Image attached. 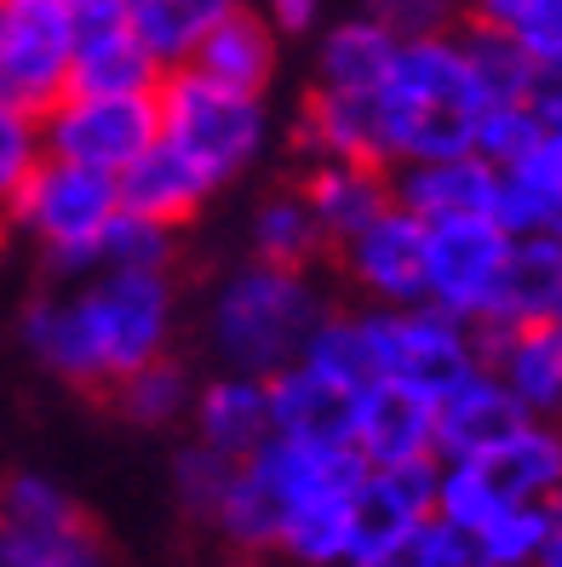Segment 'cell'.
I'll return each mask as SVG.
<instances>
[{
  "label": "cell",
  "instance_id": "6da1fadb",
  "mask_svg": "<svg viewBox=\"0 0 562 567\" xmlns=\"http://www.w3.org/2000/svg\"><path fill=\"white\" fill-rule=\"evenodd\" d=\"M173 276L98 264L70 292H41L23 310V350L75 390H110L173 344Z\"/></svg>",
  "mask_w": 562,
  "mask_h": 567
},
{
  "label": "cell",
  "instance_id": "7a4b0ae2",
  "mask_svg": "<svg viewBox=\"0 0 562 567\" xmlns=\"http://www.w3.org/2000/svg\"><path fill=\"white\" fill-rule=\"evenodd\" d=\"M374 104H379V132H385V161L390 166L471 150L488 92L477 81L466 35L442 29V35L402 41L385 81H379V92H374Z\"/></svg>",
  "mask_w": 562,
  "mask_h": 567
},
{
  "label": "cell",
  "instance_id": "3957f363",
  "mask_svg": "<svg viewBox=\"0 0 562 567\" xmlns=\"http://www.w3.org/2000/svg\"><path fill=\"white\" fill-rule=\"evenodd\" d=\"M327 310L334 305H327V292L316 287L310 270L253 258L242 270H229L224 287L213 292L207 339H213V355L224 361V373L270 379L276 367H287L305 350V339Z\"/></svg>",
  "mask_w": 562,
  "mask_h": 567
},
{
  "label": "cell",
  "instance_id": "277c9868",
  "mask_svg": "<svg viewBox=\"0 0 562 567\" xmlns=\"http://www.w3.org/2000/svg\"><path fill=\"white\" fill-rule=\"evenodd\" d=\"M155 115H161L155 138H167L213 189H224L229 178H242L247 166L264 155V144H270V110H264V92L218 86L207 75H195L190 63L161 70Z\"/></svg>",
  "mask_w": 562,
  "mask_h": 567
},
{
  "label": "cell",
  "instance_id": "5b68a950",
  "mask_svg": "<svg viewBox=\"0 0 562 567\" xmlns=\"http://www.w3.org/2000/svg\"><path fill=\"white\" fill-rule=\"evenodd\" d=\"M115 213H121L115 178L47 155L35 173H29V184L18 189V202L7 207V224L23 229V236L41 247L47 270L86 276V270H98V258H104V229L115 224Z\"/></svg>",
  "mask_w": 562,
  "mask_h": 567
},
{
  "label": "cell",
  "instance_id": "8992f818",
  "mask_svg": "<svg viewBox=\"0 0 562 567\" xmlns=\"http://www.w3.org/2000/svg\"><path fill=\"white\" fill-rule=\"evenodd\" d=\"M374 344V379H390L425 402H442L482 367V332L437 305H361Z\"/></svg>",
  "mask_w": 562,
  "mask_h": 567
},
{
  "label": "cell",
  "instance_id": "52a82bcc",
  "mask_svg": "<svg viewBox=\"0 0 562 567\" xmlns=\"http://www.w3.org/2000/svg\"><path fill=\"white\" fill-rule=\"evenodd\" d=\"M161 132L155 92H63L41 110V144L52 161L121 178Z\"/></svg>",
  "mask_w": 562,
  "mask_h": 567
},
{
  "label": "cell",
  "instance_id": "ba28073f",
  "mask_svg": "<svg viewBox=\"0 0 562 567\" xmlns=\"http://www.w3.org/2000/svg\"><path fill=\"white\" fill-rule=\"evenodd\" d=\"M0 561L7 567H110L104 533L47 476L0 482Z\"/></svg>",
  "mask_w": 562,
  "mask_h": 567
},
{
  "label": "cell",
  "instance_id": "9c48e42d",
  "mask_svg": "<svg viewBox=\"0 0 562 567\" xmlns=\"http://www.w3.org/2000/svg\"><path fill=\"white\" fill-rule=\"evenodd\" d=\"M75 0H0V97L47 110L70 86Z\"/></svg>",
  "mask_w": 562,
  "mask_h": 567
},
{
  "label": "cell",
  "instance_id": "30bf717a",
  "mask_svg": "<svg viewBox=\"0 0 562 567\" xmlns=\"http://www.w3.org/2000/svg\"><path fill=\"white\" fill-rule=\"evenodd\" d=\"M511 236L493 218H437L425 224V305L482 327Z\"/></svg>",
  "mask_w": 562,
  "mask_h": 567
},
{
  "label": "cell",
  "instance_id": "8fae6325",
  "mask_svg": "<svg viewBox=\"0 0 562 567\" xmlns=\"http://www.w3.org/2000/svg\"><path fill=\"white\" fill-rule=\"evenodd\" d=\"M334 252L368 305H425V218H413L408 207L390 202Z\"/></svg>",
  "mask_w": 562,
  "mask_h": 567
},
{
  "label": "cell",
  "instance_id": "7c38bea8",
  "mask_svg": "<svg viewBox=\"0 0 562 567\" xmlns=\"http://www.w3.org/2000/svg\"><path fill=\"white\" fill-rule=\"evenodd\" d=\"M431 511H437V458L368 464L361 482L350 487V511H345L350 556H379V550L408 545Z\"/></svg>",
  "mask_w": 562,
  "mask_h": 567
},
{
  "label": "cell",
  "instance_id": "4fadbf2b",
  "mask_svg": "<svg viewBox=\"0 0 562 567\" xmlns=\"http://www.w3.org/2000/svg\"><path fill=\"white\" fill-rule=\"evenodd\" d=\"M264 390H270V436L310 442V447H350L356 402H361L356 384L321 373L305 355H293L287 367H276L264 379Z\"/></svg>",
  "mask_w": 562,
  "mask_h": 567
},
{
  "label": "cell",
  "instance_id": "5bb4252c",
  "mask_svg": "<svg viewBox=\"0 0 562 567\" xmlns=\"http://www.w3.org/2000/svg\"><path fill=\"white\" fill-rule=\"evenodd\" d=\"M390 202L408 207L425 224H437V218H493V202H500V166L482 161L477 150L402 161V166H390Z\"/></svg>",
  "mask_w": 562,
  "mask_h": 567
},
{
  "label": "cell",
  "instance_id": "9a60e30c",
  "mask_svg": "<svg viewBox=\"0 0 562 567\" xmlns=\"http://www.w3.org/2000/svg\"><path fill=\"white\" fill-rule=\"evenodd\" d=\"M477 332H482V367L517 395L522 413L556 419L562 413V332L551 321L477 327Z\"/></svg>",
  "mask_w": 562,
  "mask_h": 567
},
{
  "label": "cell",
  "instance_id": "2e32d148",
  "mask_svg": "<svg viewBox=\"0 0 562 567\" xmlns=\"http://www.w3.org/2000/svg\"><path fill=\"white\" fill-rule=\"evenodd\" d=\"M350 447L361 453V464H413V458H437V402L425 395L374 379L361 384L356 402V430Z\"/></svg>",
  "mask_w": 562,
  "mask_h": 567
},
{
  "label": "cell",
  "instance_id": "e0dca14e",
  "mask_svg": "<svg viewBox=\"0 0 562 567\" xmlns=\"http://www.w3.org/2000/svg\"><path fill=\"white\" fill-rule=\"evenodd\" d=\"M299 195H305V207H310L316 229L327 236V247H339V241H350L374 213L390 207V166L316 155V161L305 166Z\"/></svg>",
  "mask_w": 562,
  "mask_h": 567
},
{
  "label": "cell",
  "instance_id": "ac0fdd59",
  "mask_svg": "<svg viewBox=\"0 0 562 567\" xmlns=\"http://www.w3.org/2000/svg\"><path fill=\"white\" fill-rule=\"evenodd\" d=\"M562 310V236H511L500 281H493L482 327H517V321H551Z\"/></svg>",
  "mask_w": 562,
  "mask_h": 567
},
{
  "label": "cell",
  "instance_id": "d6986e66",
  "mask_svg": "<svg viewBox=\"0 0 562 567\" xmlns=\"http://www.w3.org/2000/svg\"><path fill=\"white\" fill-rule=\"evenodd\" d=\"M522 419H534V413H522V402L488 373V367H477V373L466 384H453L442 402H437V458H482L493 442H505L511 430Z\"/></svg>",
  "mask_w": 562,
  "mask_h": 567
},
{
  "label": "cell",
  "instance_id": "ffe728a7",
  "mask_svg": "<svg viewBox=\"0 0 562 567\" xmlns=\"http://www.w3.org/2000/svg\"><path fill=\"white\" fill-rule=\"evenodd\" d=\"M115 195H121V213L178 229V224H190L195 213H202L207 195H218V189L195 173V166H190L167 138H155V144L115 178Z\"/></svg>",
  "mask_w": 562,
  "mask_h": 567
},
{
  "label": "cell",
  "instance_id": "44dd1931",
  "mask_svg": "<svg viewBox=\"0 0 562 567\" xmlns=\"http://www.w3.org/2000/svg\"><path fill=\"white\" fill-rule=\"evenodd\" d=\"M190 419H195V442L224 453V458H247L270 442V390L253 373H218L190 395Z\"/></svg>",
  "mask_w": 562,
  "mask_h": 567
},
{
  "label": "cell",
  "instance_id": "7402d4cb",
  "mask_svg": "<svg viewBox=\"0 0 562 567\" xmlns=\"http://www.w3.org/2000/svg\"><path fill=\"white\" fill-rule=\"evenodd\" d=\"M276 63H282V35L253 7H236L229 18H218L202 35V47L190 52L195 75H207L218 86H236V92H270Z\"/></svg>",
  "mask_w": 562,
  "mask_h": 567
},
{
  "label": "cell",
  "instance_id": "603a6c76",
  "mask_svg": "<svg viewBox=\"0 0 562 567\" xmlns=\"http://www.w3.org/2000/svg\"><path fill=\"white\" fill-rule=\"evenodd\" d=\"M299 150L316 155H334V161H385V132H379V104L374 92H327L310 86L305 110H299Z\"/></svg>",
  "mask_w": 562,
  "mask_h": 567
},
{
  "label": "cell",
  "instance_id": "cb8c5ba5",
  "mask_svg": "<svg viewBox=\"0 0 562 567\" xmlns=\"http://www.w3.org/2000/svg\"><path fill=\"white\" fill-rule=\"evenodd\" d=\"M500 498H545L562 493V424L556 419H522L505 442H493L482 458H471Z\"/></svg>",
  "mask_w": 562,
  "mask_h": 567
},
{
  "label": "cell",
  "instance_id": "d4e9b609",
  "mask_svg": "<svg viewBox=\"0 0 562 567\" xmlns=\"http://www.w3.org/2000/svg\"><path fill=\"white\" fill-rule=\"evenodd\" d=\"M396 47L402 41L368 12L321 23L316 29V86H327V92H379Z\"/></svg>",
  "mask_w": 562,
  "mask_h": 567
},
{
  "label": "cell",
  "instance_id": "484cf974",
  "mask_svg": "<svg viewBox=\"0 0 562 567\" xmlns=\"http://www.w3.org/2000/svg\"><path fill=\"white\" fill-rule=\"evenodd\" d=\"M242 0H126V23L139 47L161 63V70H178L190 63V52L202 47V35L229 18Z\"/></svg>",
  "mask_w": 562,
  "mask_h": 567
},
{
  "label": "cell",
  "instance_id": "4316f807",
  "mask_svg": "<svg viewBox=\"0 0 562 567\" xmlns=\"http://www.w3.org/2000/svg\"><path fill=\"white\" fill-rule=\"evenodd\" d=\"M253 258H264V264H287V270H316V258L321 252H334L327 247V236L316 229V218H310V207H305V195L299 189H282V195H270V202H258V213H253Z\"/></svg>",
  "mask_w": 562,
  "mask_h": 567
},
{
  "label": "cell",
  "instance_id": "83f0119b",
  "mask_svg": "<svg viewBox=\"0 0 562 567\" xmlns=\"http://www.w3.org/2000/svg\"><path fill=\"white\" fill-rule=\"evenodd\" d=\"M110 395H115V408H121L132 424L161 430V424L190 419L195 384H190V373H184L173 355H155V361H144V367H132L121 384H110Z\"/></svg>",
  "mask_w": 562,
  "mask_h": 567
},
{
  "label": "cell",
  "instance_id": "f1b7e54d",
  "mask_svg": "<svg viewBox=\"0 0 562 567\" xmlns=\"http://www.w3.org/2000/svg\"><path fill=\"white\" fill-rule=\"evenodd\" d=\"M477 550L488 567H534L545 539H551V505H534V498H505L477 533Z\"/></svg>",
  "mask_w": 562,
  "mask_h": 567
},
{
  "label": "cell",
  "instance_id": "f546056e",
  "mask_svg": "<svg viewBox=\"0 0 562 567\" xmlns=\"http://www.w3.org/2000/svg\"><path fill=\"white\" fill-rule=\"evenodd\" d=\"M41 161H47L41 115L0 97V218H7V207L18 202V189L29 184V173H35Z\"/></svg>",
  "mask_w": 562,
  "mask_h": 567
},
{
  "label": "cell",
  "instance_id": "4dcf8cb0",
  "mask_svg": "<svg viewBox=\"0 0 562 567\" xmlns=\"http://www.w3.org/2000/svg\"><path fill=\"white\" fill-rule=\"evenodd\" d=\"M540 121H534V110H528V97H493V104H482V115H477V138H471V150L482 155V161H493V166H511L517 155H528L540 144Z\"/></svg>",
  "mask_w": 562,
  "mask_h": 567
},
{
  "label": "cell",
  "instance_id": "1f68e13d",
  "mask_svg": "<svg viewBox=\"0 0 562 567\" xmlns=\"http://www.w3.org/2000/svg\"><path fill=\"white\" fill-rule=\"evenodd\" d=\"M229 476H236V458H224V453H213V447H202V442H190V447L173 458V493H178L184 516L213 522Z\"/></svg>",
  "mask_w": 562,
  "mask_h": 567
},
{
  "label": "cell",
  "instance_id": "d6a6232c",
  "mask_svg": "<svg viewBox=\"0 0 562 567\" xmlns=\"http://www.w3.org/2000/svg\"><path fill=\"white\" fill-rule=\"evenodd\" d=\"M173 236H178V229H167V224H150V218L115 213V224L104 229V258H98V264H132V270H167V264H173Z\"/></svg>",
  "mask_w": 562,
  "mask_h": 567
},
{
  "label": "cell",
  "instance_id": "836d02e7",
  "mask_svg": "<svg viewBox=\"0 0 562 567\" xmlns=\"http://www.w3.org/2000/svg\"><path fill=\"white\" fill-rule=\"evenodd\" d=\"M361 12L379 18L396 41H419V35L459 29V18H466V0H361Z\"/></svg>",
  "mask_w": 562,
  "mask_h": 567
},
{
  "label": "cell",
  "instance_id": "e575fe53",
  "mask_svg": "<svg viewBox=\"0 0 562 567\" xmlns=\"http://www.w3.org/2000/svg\"><path fill=\"white\" fill-rule=\"evenodd\" d=\"M408 550H413V567H488L471 533L442 522V516H425L419 533L408 539Z\"/></svg>",
  "mask_w": 562,
  "mask_h": 567
},
{
  "label": "cell",
  "instance_id": "d590c367",
  "mask_svg": "<svg viewBox=\"0 0 562 567\" xmlns=\"http://www.w3.org/2000/svg\"><path fill=\"white\" fill-rule=\"evenodd\" d=\"M545 0H466V23L471 29H488V35H505L517 41L528 23L540 18Z\"/></svg>",
  "mask_w": 562,
  "mask_h": 567
},
{
  "label": "cell",
  "instance_id": "8d00e7d4",
  "mask_svg": "<svg viewBox=\"0 0 562 567\" xmlns=\"http://www.w3.org/2000/svg\"><path fill=\"white\" fill-rule=\"evenodd\" d=\"M517 47L534 58V70H562V0H545L540 18L517 35Z\"/></svg>",
  "mask_w": 562,
  "mask_h": 567
},
{
  "label": "cell",
  "instance_id": "74e56055",
  "mask_svg": "<svg viewBox=\"0 0 562 567\" xmlns=\"http://www.w3.org/2000/svg\"><path fill=\"white\" fill-rule=\"evenodd\" d=\"M258 18L270 23L282 41H293V35H316V29L327 23V0H264V12H258Z\"/></svg>",
  "mask_w": 562,
  "mask_h": 567
},
{
  "label": "cell",
  "instance_id": "f35d334b",
  "mask_svg": "<svg viewBox=\"0 0 562 567\" xmlns=\"http://www.w3.org/2000/svg\"><path fill=\"white\" fill-rule=\"evenodd\" d=\"M528 110L545 132H562V70H534V86H528Z\"/></svg>",
  "mask_w": 562,
  "mask_h": 567
},
{
  "label": "cell",
  "instance_id": "ab89813d",
  "mask_svg": "<svg viewBox=\"0 0 562 567\" xmlns=\"http://www.w3.org/2000/svg\"><path fill=\"white\" fill-rule=\"evenodd\" d=\"M545 505H551V539H545V550H540L534 567H562V493L545 498Z\"/></svg>",
  "mask_w": 562,
  "mask_h": 567
},
{
  "label": "cell",
  "instance_id": "60d3db41",
  "mask_svg": "<svg viewBox=\"0 0 562 567\" xmlns=\"http://www.w3.org/2000/svg\"><path fill=\"white\" fill-rule=\"evenodd\" d=\"M339 567H413V550L408 545H396V550H379V556H350Z\"/></svg>",
  "mask_w": 562,
  "mask_h": 567
},
{
  "label": "cell",
  "instance_id": "b9f144b4",
  "mask_svg": "<svg viewBox=\"0 0 562 567\" xmlns=\"http://www.w3.org/2000/svg\"><path fill=\"white\" fill-rule=\"evenodd\" d=\"M545 138H551V150H556V166H562V132H545Z\"/></svg>",
  "mask_w": 562,
  "mask_h": 567
},
{
  "label": "cell",
  "instance_id": "7bdbcfd3",
  "mask_svg": "<svg viewBox=\"0 0 562 567\" xmlns=\"http://www.w3.org/2000/svg\"><path fill=\"white\" fill-rule=\"evenodd\" d=\"M551 327H556V332H562V310H556V316H551Z\"/></svg>",
  "mask_w": 562,
  "mask_h": 567
},
{
  "label": "cell",
  "instance_id": "ee69618b",
  "mask_svg": "<svg viewBox=\"0 0 562 567\" xmlns=\"http://www.w3.org/2000/svg\"><path fill=\"white\" fill-rule=\"evenodd\" d=\"M556 424H562V413H556Z\"/></svg>",
  "mask_w": 562,
  "mask_h": 567
},
{
  "label": "cell",
  "instance_id": "f6af8a7d",
  "mask_svg": "<svg viewBox=\"0 0 562 567\" xmlns=\"http://www.w3.org/2000/svg\"><path fill=\"white\" fill-rule=\"evenodd\" d=\"M0 567H7V561H0Z\"/></svg>",
  "mask_w": 562,
  "mask_h": 567
}]
</instances>
